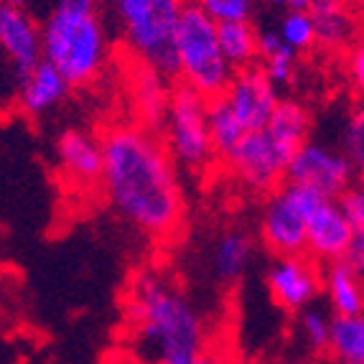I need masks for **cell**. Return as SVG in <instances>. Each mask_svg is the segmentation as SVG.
I'll return each instance as SVG.
<instances>
[{"label":"cell","mask_w":364,"mask_h":364,"mask_svg":"<svg viewBox=\"0 0 364 364\" xmlns=\"http://www.w3.org/2000/svg\"><path fill=\"white\" fill-rule=\"evenodd\" d=\"M105 199L130 227L156 242L183 230L186 194L178 164L161 133L146 122H117L102 135Z\"/></svg>","instance_id":"cell-1"},{"label":"cell","mask_w":364,"mask_h":364,"mask_svg":"<svg viewBox=\"0 0 364 364\" xmlns=\"http://www.w3.org/2000/svg\"><path fill=\"white\" fill-rule=\"evenodd\" d=\"M122 316L128 354L138 364H196L212 346L201 311L156 267H143L130 278Z\"/></svg>","instance_id":"cell-2"},{"label":"cell","mask_w":364,"mask_h":364,"mask_svg":"<svg viewBox=\"0 0 364 364\" xmlns=\"http://www.w3.org/2000/svg\"><path fill=\"white\" fill-rule=\"evenodd\" d=\"M43 59L54 64L72 87L92 85L109 59V38L97 11L54 8L41 21Z\"/></svg>","instance_id":"cell-3"},{"label":"cell","mask_w":364,"mask_h":364,"mask_svg":"<svg viewBox=\"0 0 364 364\" xmlns=\"http://www.w3.org/2000/svg\"><path fill=\"white\" fill-rule=\"evenodd\" d=\"M188 0H112L125 49L135 64L148 67L166 79L178 77L176 36Z\"/></svg>","instance_id":"cell-4"},{"label":"cell","mask_w":364,"mask_h":364,"mask_svg":"<svg viewBox=\"0 0 364 364\" xmlns=\"http://www.w3.org/2000/svg\"><path fill=\"white\" fill-rule=\"evenodd\" d=\"M178 82L199 92L201 97H222L230 87L235 69L227 64L219 46V23L207 13L186 3L176 36Z\"/></svg>","instance_id":"cell-5"},{"label":"cell","mask_w":364,"mask_h":364,"mask_svg":"<svg viewBox=\"0 0 364 364\" xmlns=\"http://www.w3.org/2000/svg\"><path fill=\"white\" fill-rule=\"evenodd\" d=\"M161 138L178 168L194 176H204L214 161H219L209 133V100L186 85L171 90L168 105L161 117Z\"/></svg>","instance_id":"cell-6"},{"label":"cell","mask_w":364,"mask_h":364,"mask_svg":"<svg viewBox=\"0 0 364 364\" xmlns=\"http://www.w3.org/2000/svg\"><path fill=\"white\" fill-rule=\"evenodd\" d=\"M326 196L309 186L280 183L270 191L260 214V240L273 257L304 255L306 252V222Z\"/></svg>","instance_id":"cell-7"},{"label":"cell","mask_w":364,"mask_h":364,"mask_svg":"<svg viewBox=\"0 0 364 364\" xmlns=\"http://www.w3.org/2000/svg\"><path fill=\"white\" fill-rule=\"evenodd\" d=\"M288 164L291 153L283 151V146L275 143L265 128L245 135L242 143L225 161L235 181L250 194H270L280 183H286Z\"/></svg>","instance_id":"cell-8"},{"label":"cell","mask_w":364,"mask_h":364,"mask_svg":"<svg viewBox=\"0 0 364 364\" xmlns=\"http://www.w3.org/2000/svg\"><path fill=\"white\" fill-rule=\"evenodd\" d=\"M286 181L309 186L326 199H339L346 188L357 181V171L344 151L309 140L293 153L286 171Z\"/></svg>","instance_id":"cell-9"},{"label":"cell","mask_w":364,"mask_h":364,"mask_svg":"<svg viewBox=\"0 0 364 364\" xmlns=\"http://www.w3.org/2000/svg\"><path fill=\"white\" fill-rule=\"evenodd\" d=\"M265 286L278 309L301 314L314 306L318 293L323 291V267L306 252L273 257L267 265Z\"/></svg>","instance_id":"cell-10"},{"label":"cell","mask_w":364,"mask_h":364,"mask_svg":"<svg viewBox=\"0 0 364 364\" xmlns=\"http://www.w3.org/2000/svg\"><path fill=\"white\" fill-rule=\"evenodd\" d=\"M225 102L232 107L237 120L242 122L245 130H262L273 117L275 107L280 105V90L267 79L260 67H247L242 72H235L230 87L225 90Z\"/></svg>","instance_id":"cell-11"},{"label":"cell","mask_w":364,"mask_h":364,"mask_svg":"<svg viewBox=\"0 0 364 364\" xmlns=\"http://www.w3.org/2000/svg\"><path fill=\"white\" fill-rule=\"evenodd\" d=\"M56 168L69 186L85 191L102 183V140L87 130H64L54 146Z\"/></svg>","instance_id":"cell-12"},{"label":"cell","mask_w":364,"mask_h":364,"mask_svg":"<svg viewBox=\"0 0 364 364\" xmlns=\"http://www.w3.org/2000/svg\"><path fill=\"white\" fill-rule=\"evenodd\" d=\"M354 230L336 199H323L306 222V255L318 265L346 260L354 242Z\"/></svg>","instance_id":"cell-13"},{"label":"cell","mask_w":364,"mask_h":364,"mask_svg":"<svg viewBox=\"0 0 364 364\" xmlns=\"http://www.w3.org/2000/svg\"><path fill=\"white\" fill-rule=\"evenodd\" d=\"M0 54L11 61L18 77L43 59L41 23L31 8L0 0Z\"/></svg>","instance_id":"cell-14"},{"label":"cell","mask_w":364,"mask_h":364,"mask_svg":"<svg viewBox=\"0 0 364 364\" xmlns=\"http://www.w3.org/2000/svg\"><path fill=\"white\" fill-rule=\"evenodd\" d=\"M316 28V46L331 54H344L364 36L359 6L349 0H314L309 8Z\"/></svg>","instance_id":"cell-15"},{"label":"cell","mask_w":364,"mask_h":364,"mask_svg":"<svg viewBox=\"0 0 364 364\" xmlns=\"http://www.w3.org/2000/svg\"><path fill=\"white\" fill-rule=\"evenodd\" d=\"M69 92L72 85L67 77L54 64L41 59L18 77V107L28 117H46L67 102Z\"/></svg>","instance_id":"cell-16"},{"label":"cell","mask_w":364,"mask_h":364,"mask_svg":"<svg viewBox=\"0 0 364 364\" xmlns=\"http://www.w3.org/2000/svg\"><path fill=\"white\" fill-rule=\"evenodd\" d=\"M252 260H255V240L237 227L222 230L209 247V270L219 286L232 288L245 280Z\"/></svg>","instance_id":"cell-17"},{"label":"cell","mask_w":364,"mask_h":364,"mask_svg":"<svg viewBox=\"0 0 364 364\" xmlns=\"http://www.w3.org/2000/svg\"><path fill=\"white\" fill-rule=\"evenodd\" d=\"M323 293L334 316H354L364 311V278L349 265V260L323 265Z\"/></svg>","instance_id":"cell-18"},{"label":"cell","mask_w":364,"mask_h":364,"mask_svg":"<svg viewBox=\"0 0 364 364\" xmlns=\"http://www.w3.org/2000/svg\"><path fill=\"white\" fill-rule=\"evenodd\" d=\"M265 130L273 135L275 143L283 146V151L293 153L298 148L309 143V135H311V112L304 102H298V100H280V105L275 107L273 117L270 122L265 125Z\"/></svg>","instance_id":"cell-19"},{"label":"cell","mask_w":364,"mask_h":364,"mask_svg":"<svg viewBox=\"0 0 364 364\" xmlns=\"http://www.w3.org/2000/svg\"><path fill=\"white\" fill-rule=\"evenodd\" d=\"M257 31L260 28H255L252 21H227V23H219V46H222L227 64L235 72L255 67L257 61H260Z\"/></svg>","instance_id":"cell-20"},{"label":"cell","mask_w":364,"mask_h":364,"mask_svg":"<svg viewBox=\"0 0 364 364\" xmlns=\"http://www.w3.org/2000/svg\"><path fill=\"white\" fill-rule=\"evenodd\" d=\"M326 352L334 359V364L364 362V311L331 318V336H328Z\"/></svg>","instance_id":"cell-21"},{"label":"cell","mask_w":364,"mask_h":364,"mask_svg":"<svg viewBox=\"0 0 364 364\" xmlns=\"http://www.w3.org/2000/svg\"><path fill=\"white\" fill-rule=\"evenodd\" d=\"M209 133H212V143L219 161H227L232 156V151L247 135L245 125L237 120V115L232 112L230 105L225 102V97L209 100Z\"/></svg>","instance_id":"cell-22"},{"label":"cell","mask_w":364,"mask_h":364,"mask_svg":"<svg viewBox=\"0 0 364 364\" xmlns=\"http://www.w3.org/2000/svg\"><path fill=\"white\" fill-rule=\"evenodd\" d=\"M168 95L171 92L166 90V77H161L148 67H140V74L133 79V97L146 125H151V128L156 122L161 125V117H164L166 105H168Z\"/></svg>","instance_id":"cell-23"},{"label":"cell","mask_w":364,"mask_h":364,"mask_svg":"<svg viewBox=\"0 0 364 364\" xmlns=\"http://www.w3.org/2000/svg\"><path fill=\"white\" fill-rule=\"evenodd\" d=\"M278 36L283 38L288 49L293 54H306L316 46V28L314 18H311L309 11H286L280 13L278 23H275Z\"/></svg>","instance_id":"cell-24"},{"label":"cell","mask_w":364,"mask_h":364,"mask_svg":"<svg viewBox=\"0 0 364 364\" xmlns=\"http://www.w3.org/2000/svg\"><path fill=\"white\" fill-rule=\"evenodd\" d=\"M341 143H344V156L352 161L357 176L364 178V100H359L344 122V135H341Z\"/></svg>","instance_id":"cell-25"},{"label":"cell","mask_w":364,"mask_h":364,"mask_svg":"<svg viewBox=\"0 0 364 364\" xmlns=\"http://www.w3.org/2000/svg\"><path fill=\"white\" fill-rule=\"evenodd\" d=\"M298 334L314 352H326L328 336H331V318L321 309H304L298 314Z\"/></svg>","instance_id":"cell-26"},{"label":"cell","mask_w":364,"mask_h":364,"mask_svg":"<svg viewBox=\"0 0 364 364\" xmlns=\"http://www.w3.org/2000/svg\"><path fill=\"white\" fill-rule=\"evenodd\" d=\"M188 3L201 8L217 23H227V21H252L260 0H188Z\"/></svg>","instance_id":"cell-27"},{"label":"cell","mask_w":364,"mask_h":364,"mask_svg":"<svg viewBox=\"0 0 364 364\" xmlns=\"http://www.w3.org/2000/svg\"><path fill=\"white\" fill-rule=\"evenodd\" d=\"M336 201H339L344 217L349 219L354 235H364V178L354 181Z\"/></svg>","instance_id":"cell-28"},{"label":"cell","mask_w":364,"mask_h":364,"mask_svg":"<svg viewBox=\"0 0 364 364\" xmlns=\"http://www.w3.org/2000/svg\"><path fill=\"white\" fill-rule=\"evenodd\" d=\"M296 54H278L270 56V59L260 61V69L267 74V79L273 82L275 87H291L293 79H296Z\"/></svg>","instance_id":"cell-29"},{"label":"cell","mask_w":364,"mask_h":364,"mask_svg":"<svg viewBox=\"0 0 364 364\" xmlns=\"http://www.w3.org/2000/svg\"><path fill=\"white\" fill-rule=\"evenodd\" d=\"M346 77L352 90L364 100V36L346 51Z\"/></svg>","instance_id":"cell-30"},{"label":"cell","mask_w":364,"mask_h":364,"mask_svg":"<svg viewBox=\"0 0 364 364\" xmlns=\"http://www.w3.org/2000/svg\"><path fill=\"white\" fill-rule=\"evenodd\" d=\"M257 51H260V61L270 59V56H278V54H293L286 43H283V38L278 36L275 26H273V28H260V31H257Z\"/></svg>","instance_id":"cell-31"},{"label":"cell","mask_w":364,"mask_h":364,"mask_svg":"<svg viewBox=\"0 0 364 364\" xmlns=\"http://www.w3.org/2000/svg\"><path fill=\"white\" fill-rule=\"evenodd\" d=\"M260 3L278 13H286V11H309L314 0H260Z\"/></svg>","instance_id":"cell-32"},{"label":"cell","mask_w":364,"mask_h":364,"mask_svg":"<svg viewBox=\"0 0 364 364\" xmlns=\"http://www.w3.org/2000/svg\"><path fill=\"white\" fill-rule=\"evenodd\" d=\"M349 265L357 270L359 275L364 278V235H357L352 242V250H349V255H346Z\"/></svg>","instance_id":"cell-33"},{"label":"cell","mask_w":364,"mask_h":364,"mask_svg":"<svg viewBox=\"0 0 364 364\" xmlns=\"http://www.w3.org/2000/svg\"><path fill=\"white\" fill-rule=\"evenodd\" d=\"M102 0H54V8H67V11H100Z\"/></svg>","instance_id":"cell-34"},{"label":"cell","mask_w":364,"mask_h":364,"mask_svg":"<svg viewBox=\"0 0 364 364\" xmlns=\"http://www.w3.org/2000/svg\"><path fill=\"white\" fill-rule=\"evenodd\" d=\"M196 364H232V362L227 357V352H222L219 346H209L207 352L196 359Z\"/></svg>","instance_id":"cell-35"},{"label":"cell","mask_w":364,"mask_h":364,"mask_svg":"<svg viewBox=\"0 0 364 364\" xmlns=\"http://www.w3.org/2000/svg\"><path fill=\"white\" fill-rule=\"evenodd\" d=\"M105 364H138V362H135L128 352H115V354H109V357L105 359Z\"/></svg>","instance_id":"cell-36"},{"label":"cell","mask_w":364,"mask_h":364,"mask_svg":"<svg viewBox=\"0 0 364 364\" xmlns=\"http://www.w3.org/2000/svg\"><path fill=\"white\" fill-rule=\"evenodd\" d=\"M6 3H13V6H21V8H33V6H36V0H6Z\"/></svg>","instance_id":"cell-37"},{"label":"cell","mask_w":364,"mask_h":364,"mask_svg":"<svg viewBox=\"0 0 364 364\" xmlns=\"http://www.w3.org/2000/svg\"><path fill=\"white\" fill-rule=\"evenodd\" d=\"M349 3H354V6H362L364 0H349Z\"/></svg>","instance_id":"cell-38"},{"label":"cell","mask_w":364,"mask_h":364,"mask_svg":"<svg viewBox=\"0 0 364 364\" xmlns=\"http://www.w3.org/2000/svg\"><path fill=\"white\" fill-rule=\"evenodd\" d=\"M306 364H314V362H306Z\"/></svg>","instance_id":"cell-39"},{"label":"cell","mask_w":364,"mask_h":364,"mask_svg":"<svg viewBox=\"0 0 364 364\" xmlns=\"http://www.w3.org/2000/svg\"><path fill=\"white\" fill-rule=\"evenodd\" d=\"M362 364H364V362H362Z\"/></svg>","instance_id":"cell-40"}]
</instances>
